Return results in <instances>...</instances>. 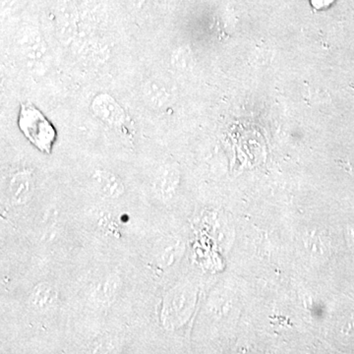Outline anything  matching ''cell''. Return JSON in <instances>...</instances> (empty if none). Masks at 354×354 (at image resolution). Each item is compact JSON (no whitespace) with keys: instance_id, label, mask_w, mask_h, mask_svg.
Masks as SVG:
<instances>
[{"instance_id":"6da1fadb","label":"cell","mask_w":354,"mask_h":354,"mask_svg":"<svg viewBox=\"0 0 354 354\" xmlns=\"http://www.w3.org/2000/svg\"><path fill=\"white\" fill-rule=\"evenodd\" d=\"M127 288V274L118 268H106L87 277L79 290V298L86 311L106 316L122 302Z\"/></svg>"},{"instance_id":"7a4b0ae2","label":"cell","mask_w":354,"mask_h":354,"mask_svg":"<svg viewBox=\"0 0 354 354\" xmlns=\"http://www.w3.org/2000/svg\"><path fill=\"white\" fill-rule=\"evenodd\" d=\"M62 286L51 278L39 279L28 290L25 309L36 319H48L57 315L62 306Z\"/></svg>"},{"instance_id":"3957f363","label":"cell","mask_w":354,"mask_h":354,"mask_svg":"<svg viewBox=\"0 0 354 354\" xmlns=\"http://www.w3.org/2000/svg\"><path fill=\"white\" fill-rule=\"evenodd\" d=\"M18 125L26 138L39 151L46 153H51L57 139V131L38 109L32 104H23L21 106Z\"/></svg>"},{"instance_id":"277c9868","label":"cell","mask_w":354,"mask_h":354,"mask_svg":"<svg viewBox=\"0 0 354 354\" xmlns=\"http://www.w3.org/2000/svg\"><path fill=\"white\" fill-rule=\"evenodd\" d=\"M36 178L32 171L22 169L13 172L4 185V203L14 209H28L36 197Z\"/></svg>"},{"instance_id":"5b68a950","label":"cell","mask_w":354,"mask_h":354,"mask_svg":"<svg viewBox=\"0 0 354 354\" xmlns=\"http://www.w3.org/2000/svg\"><path fill=\"white\" fill-rule=\"evenodd\" d=\"M92 183L97 194L108 204L122 201L127 193L122 179L113 172L97 171L93 174Z\"/></svg>"},{"instance_id":"8992f818","label":"cell","mask_w":354,"mask_h":354,"mask_svg":"<svg viewBox=\"0 0 354 354\" xmlns=\"http://www.w3.org/2000/svg\"><path fill=\"white\" fill-rule=\"evenodd\" d=\"M335 0H310L312 7L315 10H325L335 3Z\"/></svg>"}]
</instances>
